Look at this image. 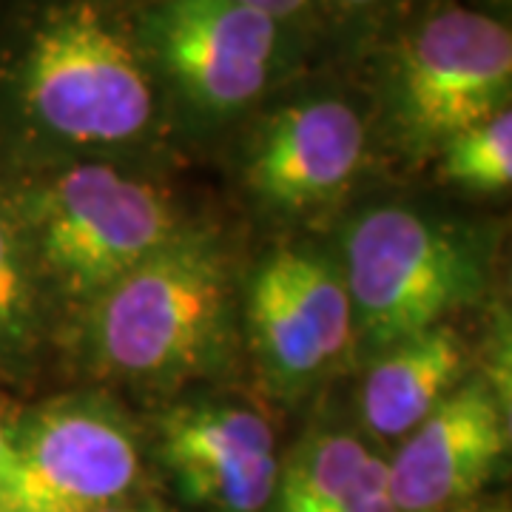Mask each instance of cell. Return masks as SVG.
<instances>
[{"label":"cell","instance_id":"6da1fadb","mask_svg":"<svg viewBox=\"0 0 512 512\" xmlns=\"http://www.w3.org/2000/svg\"><path fill=\"white\" fill-rule=\"evenodd\" d=\"M0 120L72 157L163 143L174 123L134 29V0H20L0 52Z\"/></svg>","mask_w":512,"mask_h":512},{"label":"cell","instance_id":"7a4b0ae2","mask_svg":"<svg viewBox=\"0 0 512 512\" xmlns=\"http://www.w3.org/2000/svg\"><path fill=\"white\" fill-rule=\"evenodd\" d=\"M373 131L430 157L512 100V32L461 0H416L379 29L370 63Z\"/></svg>","mask_w":512,"mask_h":512},{"label":"cell","instance_id":"3957f363","mask_svg":"<svg viewBox=\"0 0 512 512\" xmlns=\"http://www.w3.org/2000/svg\"><path fill=\"white\" fill-rule=\"evenodd\" d=\"M86 348L106 376L168 384L205 373L228 345L234 271L220 242L180 231L86 308Z\"/></svg>","mask_w":512,"mask_h":512},{"label":"cell","instance_id":"277c9868","mask_svg":"<svg viewBox=\"0 0 512 512\" xmlns=\"http://www.w3.org/2000/svg\"><path fill=\"white\" fill-rule=\"evenodd\" d=\"M339 268L353 345L370 359L478 305L490 288L493 248L473 225L410 205H379L348 225Z\"/></svg>","mask_w":512,"mask_h":512},{"label":"cell","instance_id":"5b68a950","mask_svg":"<svg viewBox=\"0 0 512 512\" xmlns=\"http://www.w3.org/2000/svg\"><path fill=\"white\" fill-rule=\"evenodd\" d=\"M12 200L49 299L80 311L183 231L165 191L100 157L60 165Z\"/></svg>","mask_w":512,"mask_h":512},{"label":"cell","instance_id":"8992f818","mask_svg":"<svg viewBox=\"0 0 512 512\" xmlns=\"http://www.w3.org/2000/svg\"><path fill=\"white\" fill-rule=\"evenodd\" d=\"M134 29L171 123H242L305 63L311 37L237 0H134Z\"/></svg>","mask_w":512,"mask_h":512},{"label":"cell","instance_id":"52a82bcc","mask_svg":"<svg viewBox=\"0 0 512 512\" xmlns=\"http://www.w3.org/2000/svg\"><path fill=\"white\" fill-rule=\"evenodd\" d=\"M370 140V111L348 89L293 77L242 120V177L271 211H319L359 177Z\"/></svg>","mask_w":512,"mask_h":512},{"label":"cell","instance_id":"ba28073f","mask_svg":"<svg viewBox=\"0 0 512 512\" xmlns=\"http://www.w3.org/2000/svg\"><path fill=\"white\" fill-rule=\"evenodd\" d=\"M3 512H97L140 481V444L114 404L66 396L9 424Z\"/></svg>","mask_w":512,"mask_h":512},{"label":"cell","instance_id":"9c48e42d","mask_svg":"<svg viewBox=\"0 0 512 512\" xmlns=\"http://www.w3.org/2000/svg\"><path fill=\"white\" fill-rule=\"evenodd\" d=\"M256 365L276 396L299 399L353 348V311L336 259L279 245L256 265L248 296Z\"/></svg>","mask_w":512,"mask_h":512},{"label":"cell","instance_id":"30bf717a","mask_svg":"<svg viewBox=\"0 0 512 512\" xmlns=\"http://www.w3.org/2000/svg\"><path fill=\"white\" fill-rule=\"evenodd\" d=\"M510 453V407L470 373L384 458L399 512H447L476 501Z\"/></svg>","mask_w":512,"mask_h":512},{"label":"cell","instance_id":"8fae6325","mask_svg":"<svg viewBox=\"0 0 512 512\" xmlns=\"http://www.w3.org/2000/svg\"><path fill=\"white\" fill-rule=\"evenodd\" d=\"M168 476L205 512H268L282 458L271 421L251 404L200 399L157 421Z\"/></svg>","mask_w":512,"mask_h":512},{"label":"cell","instance_id":"7c38bea8","mask_svg":"<svg viewBox=\"0 0 512 512\" xmlns=\"http://www.w3.org/2000/svg\"><path fill=\"white\" fill-rule=\"evenodd\" d=\"M467 365V345L450 322L379 350L359 387L365 430L373 439L399 444L470 376Z\"/></svg>","mask_w":512,"mask_h":512},{"label":"cell","instance_id":"4fadbf2b","mask_svg":"<svg viewBox=\"0 0 512 512\" xmlns=\"http://www.w3.org/2000/svg\"><path fill=\"white\" fill-rule=\"evenodd\" d=\"M49 293L12 194H0V376L20 379L46 342Z\"/></svg>","mask_w":512,"mask_h":512},{"label":"cell","instance_id":"5bb4252c","mask_svg":"<svg viewBox=\"0 0 512 512\" xmlns=\"http://www.w3.org/2000/svg\"><path fill=\"white\" fill-rule=\"evenodd\" d=\"M373 456L376 450L350 430H313L282 458L268 512L333 510Z\"/></svg>","mask_w":512,"mask_h":512},{"label":"cell","instance_id":"9a60e30c","mask_svg":"<svg viewBox=\"0 0 512 512\" xmlns=\"http://www.w3.org/2000/svg\"><path fill=\"white\" fill-rule=\"evenodd\" d=\"M441 174L473 194H501L512 183V111L458 131L436 151Z\"/></svg>","mask_w":512,"mask_h":512},{"label":"cell","instance_id":"2e32d148","mask_svg":"<svg viewBox=\"0 0 512 512\" xmlns=\"http://www.w3.org/2000/svg\"><path fill=\"white\" fill-rule=\"evenodd\" d=\"M328 512H399L390 490H387V467H384V456L370 458L365 473L359 481L350 487V493Z\"/></svg>","mask_w":512,"mask_h":512},{"label":"cell","instance_id":"e0dca14e","mask_svg":"<svg viewBox=\"0 0 512 512\" xmlns=\"http://www.w3.org/2000/svg\"><path fill=\"white\" fill-rule=\"evenodd\" d=\"M413 3L416 0H322L325 18L333 20L336 26H356V29L373 26V20H384L387 26Z\"/></svg>","mask_w":512,"mask_h":512},{"label":"cell","instance_id":"ac0fdd59","mask_svg":"<svg viewBox=\"0 0 512 512\" xmlns=\"http://www.w3.org/2000/svg\"><path fill=\"white\" fill-rule=\"evenodd\" d=\"M237 3L279 20V23H285V26H291V29L308 37L316 32V26H322L319 20L325 18L322 0H237Z\"/></svg>","mask_w":512,"mask_h":512},{"label":"cell","instance_id":"d6986e66","mask_svg":"<svg viewBox=\"0 0 512 512\" xmlns=\"http://www.w3.org/2000/svg\"><path fill=\"white\" fill-rule=\"evenodd\" d=\"M9 461H12V444H9V424L0 419V512L6 510V484H9Z\"/></svg>","mask_w":512,"mask_h":512},{"label":"cell","instance_id":"ffe728a7","mask_svg":"<svg viewBox=\"0 0 512 512\" xmlns=\"http://www.w3.org/2000/svg\"><path fill=\"white\" fill-rule=\"evenodd\" d=\"M447 512H510L507 504H498V501H470V504H461V507H453Z\"/></svg>","mask_w":512,"mask_h":512},{"label":"cell","instance_id":"44dd1931","mask_svg":"<svg viewBox=\"0 0 512 512\" xmlns=\"http://www.w3.org/2000/svg\"><path fill=\"white\" fill-rule=\"evenodd\" d=\"M507 9H510V0H484L481 3V12H490L495 18H501V12H507Z\"/></svg>","mask_w":512,"mask_h":512},{"label":"cell","instance_id":"7402d4cb","mask_svg":"<svg viewBox=\"0 0 512 512\" xmlns=\"http://www.w3.org/2000/svg\"><path fill=\"white\" fill-rule=\"evenodd\" d=\"M97 512H160L154 510V507H123V504H111V507H103V510Z\"/></svg>","mask_w":512,"mask_h":512}]
</instances>
